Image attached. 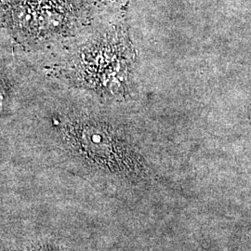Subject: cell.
Listing matches in <instances>:
<instances>
[{
  "mask_svg": "<svg viewBox=\"0 0 251 251\" xmlns=\"http://www.w3.org/2000/svg\"><path fill=\"white\" fill-rule=\"evenodd\" d=\"M106 0H0V36L25 57L48 53L91 26Z\"/></svg>",
  "mask_w": 251,
  "mask_h": 251,
  "instance_id": "cell-1",
  "label": "cell"
}]
</instances>
